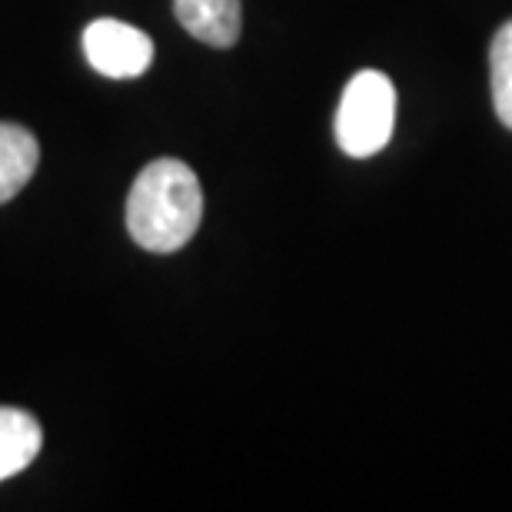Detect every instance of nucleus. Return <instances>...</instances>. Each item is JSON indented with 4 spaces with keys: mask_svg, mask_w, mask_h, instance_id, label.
Masks as SVG:
<instances>
[{
    "mask_svg": "<svg viewBox=\"0 0 512 512\" xmlns=\"http://www.w3.org/2000/svg\"><path fill=\"white\" fill-rule=\"evenodd\" d=\"M203 220L200 180L183 160L163 157L140 170L127 197V230L150 253H177Z\"/></svg>",
    "mask_w": 512,
    "mask_h": 512,
    "instance_id": "nucleus-1",
    "label": "nucleus"
},
{
    "mask_svg": "<svg viewBox=\"0 0 512 512\" xmlns=\"http://www.w3.org/2000/svg\"><path fill=\"white\" fill-rule=\"evenodd\" d=\"M396 127V87L380 70H360L336 110V143L350 157L380 153Z\"/></svg>",
    "mask_w": 512,
    "mask_h": 512,
    "instance_id": "nucleus-2",
    "label": "nucleus"
},
{
    "mask_svg": "<svg viewBox=\"0 0 512 512\" xmlns=\"http://www.w3.org/2000/svg\"><path fill=\"white\" fill-rule=\"evenodd\" d=\"M84 54L97 74L110 80H133L150 70L153 40L140 27H130L124 20L100 17L90 20L84 30Z\"/></svg>",
    "mask_w": 512,
    "mask_h": 512,
    "instance_id": "nucleus-3",
    "label": "nucleus"
},
{
    "mask_svg": "<svg viewBox=\"0 0 512 512\" xmlns=\"http://www.w3.org/2000/svg\"><path fill=\"white\" fill-rule=\"evenodd\" d=\"M180 27L200 44L227 50L240 40L243 4L240 0H173Z\"/></svg>",
    "mask_w": 512,
    "mask_h": 512,
    "instance_id": "nucleus-4",
    "label": "nucleus"
},
{
    "mask_svg": "<svg viewBox=\"0 0 512 512\" xmlns=\"http://www.w3.org/2000/svg\"><path fill=\"white\" fill-rule=\"evenodd\" d=\"M40 446H44V433L40 423L27 409L0 406V483L34 463Z\"/></svg>",
    "mask_w": 512,
    "mask_h": 512,
    "instance_id": "nucleus-5",
    "label": "nucleus"
},
{
    "mask_svg": "<svg viewBox=\"0 0 512 512\" xmlns=\"http://www.w3.org/2000/svg\"><path fill=\"white\" fill-rule=\"evenodd\" d=\"M40 163V143L27 127L0 124V203L27 187Z\"/></svg>",
    "mask_w": 512,
    "mask_h": 512,
    "instance_id": "nucleus-6",
    "label": "nucleus"
},
{
    "mask_svg": "<svg viewBox=\"0 0 512 512\" xmlns=\"http://www.w3.org/2000/svg\"><path fill=\"white\" fill-rule=\"evenodd\" d=\"M489 70H493V104L499 120L512 130V20L499 27L489 50Z\"/></svg>",
    "mask_w": 512,
    "mask_h": 512,
    "instance_id": "nucleus-7",
    "label": "nucleus"
}]
</instances>
